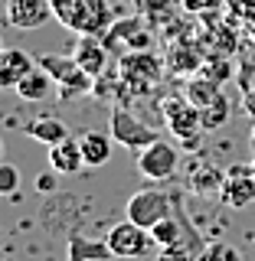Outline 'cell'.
Segmentation results:
<instances>
[{"label":"cell","mask_w":255,"mask_h":261,"mask_svg":"<svg viewBox=\"0 0 255 261\" xmlns=\"http://www.w3.org/2000/svg\"><path fill=\"white\" fill-rule=\"evenodd\" d=\"M49 7L56 20L79 36H105L114 27L108 0H49Z\"/></svg>","instance_id":"6da1fadb"},{"label":"cell","mask_w":255,"mask_h":261,"mask_svg":"<svg viewBox=\"0 0 255 261\" xmlns=\"http://www.w3.org/2000/svg\"><path fill=\"white\" fill-rule=\"evenodd\" d=\"M36 65L53 75V82L59 85L62 98H76V95H88L95 88V79L76 62V56H39Z\"/></svg>","instance_id":"7a4b0ae2"},{"label":"cell","mask_w":255,"mask_h":261,"mask_svg":"<svg viewBox=\"0 0 255 261\" xmlns=\"http://www.w3.org/2000/svg\"><path fill=\"white\" fill-rule=\"evenodd\" d=\"M121 85L131 88V95H144L160 82V62L151 53H125L118 62Z\"/></svg>","instance_id":"3957f363"},{"label":"cell","mask_w":255,"mask_h":261,"mask_svg":"<svg viewBox=\"0 0 255 261\" xmlns=\"http://www.w3.org/2000/svg\"><path fill=\"white\" fill-rule=\"evenodd\" d=\"M105 242H108L111 255L114 258H125V261H134V258H144L147 251H151V228L131 222V219H125V222L111 225V232L105 235Z\"/></svg>","instance_id":"277c9868"},{"label":"cell","mask_w":255,"mask_h":261,"mask_svg":"<svg viewBox=\"0 0 255 261\" xmlns=\"http://www.w3.org/2000/svg\"><path fill=\"white\" fill-rule=\"evenodd\" d=\"M125 212H128L131 222H137V225H144V228H154L160 219L174 216V199H170L164 190H137L128 199Z\"/></svg>","instance_id":"5b68a950"},{"label":"cell","mask_w":255,"mask_h":261,"mask_svg":"<svg viewBox=\"0 0 255 261\" xmlns=\"http://www.w3.org/2000/svg\"><path fill=\"white\" fill-rule=\"evenodd\" d=\"M164 121H167L170 134L177 141H183L187 147L196 144V137L206 134L203 130V118H200V108L193 101H180V98H167L164 101Z\"/></svg>","instance_id":"8992f818"},{"label":"cell","mask_w":255,"mask_h":261,"mask_svg":"<svg viewBox=\"0 0 255 261\" xmlns=\"http://www.w3.org/2000/svg\"><path fill=\"white\" fill-rule=\"evenodd\" d=\"M177 163H180V153H177V147L167 144V141H154V144H147L144 150H137V170H141V176L154 179V183L174 176Z\"/></svg>","instance_id":"52a82bcc"},{"label":"cell","mask_w":255,"mask_h":261,"mask_svg":"<svg viewBox=\"0 0 255 261\" xmlns=\"http://www.w3.org/2000/svg\"><path fill=\"white\" fill-rule=\"evenodd\" d=\"M111 137L125 147H134V150H144L147 144L160 141L157 130L151 124H144L141 118H134V114L128 108H121V105H114V111H111Z\"/></svg>","instance_id":"ba28073f"},{"label":"cell","mask_w":255,"mask_h":261,"mask_svg":"<svg viewBox=\"0 0 255 261\" xmlns=\"http://www.w3.org/2000/svg\"><path fill=\"white\" fill-rule=\"evenodd\" d=\"M53 16L49 0H7V20L16 30H39Z\"/></svg>","instance_id":"9c48e42d"},{"label":"cell","mask_w":255,"mask_h":261,"mask_svg":"<svg viewBox=\"0 0 255 261\" xmlns=\"http://www.w3.org/2000/svg\"><path fill=\"white\" fill-rule=\"evenodd\" d=\"M219 199H223L229 209H245L249 202H255V176H252V170L249 167H233L229 170Z\"/></svg>","instance_id":"30bf717a"},{"label":"cell","mask_w":255,"mask_h":261,"mask_svg":"<svg viewBox=\"0 0 255 261\" xmlns=\"http://www.w3.org/2000/svg\"><path fill=\"white\" fill-rule=\"evenodd\" d=\"M105 46H125L128 53H147V46H151V30L144 27V20H121L108 30Z\"/></svg>","instance_id":"8fae6325"},{"label":"cell","mask_w":255,"mask_h":261,"mask_svg":"<svg viewBox=\"0 0 255 261\" xmlns=\"http://www.w3.org/2000/svg\"><path fill=\"white\" fill-rule=\"evenodd\" d=\"M49 167H53L59 176H72V173H79V170L85 167V157H82V144H79V141H72V137H65V141L53 144V147H49Z\"/></svg>","instance_id":"7c38bea8"},{"label":"cell","mask_w":255,"mask_h":261,"mask_svg":"<svg viewBox=\"0 0 255 261\" xmlns=\"http://www.w3.org/2000/svg\"><path fill=\"white\" fill-rule=\"evenodd\" d=\"M33 69H36V62H33L30 53H23V49H4V53H0V85L16 88Z\"/></svg>","instance_id":"4fadbf2b"},{"label":"cell","mask_w":255,"mask_h":261,"mask_svg":"<svg viewBox=\"0 0 255 261\" xmlns=\"http://www.w3.org/2000/svg\"><path fill=\"white\" fill-rule=\"evenodd\" d=\"M72 56H76V62H79L92 79H98V75L105 72V65H108V49H105L102 36H82Z\"/></svg>","instance_id":"5bb4252c"},{"label":"cell","mask_w":255,"mask_h":261,"mask_svg":"<svg viewBox=\"0 0 255 261\" xmlns=\"http://www.w3.org/2000/svg\"><path fill=\"white\" fill-rule=\"evenodd\" d=\"M111 134H102V130H88V134L79 137L82 144V157H85V167H105L111 160Z\"/></svg>","instance_id":"9a60e30c"},{"label":"cell","mask_w":255,"mask_h":261,"mask_svg":"<svg viewBox=\"0 0 255 261\" xmlns=\"http://www.w3.org/2000/svg\"><path fill=\"white\" fill-rule=\"evenodd\" d=\"M23 130H27V137L46 144V147H53V144H59V141L69 137V127H65L59 118H33V121H27Z\"/></svg>","instance_id":"2e32d148"},{"label":"cell","mask_w":255,"mask_h":261,"mask_svg":"<svg viewBox=\"0 0 255 261\" xmlns=\"http://www.w3.org/2000/svg\"><path fill=\"white\" fill-rule=\"evenodd\" d=\"M114 258L108 242H92L88 235H69V261H108Z\"/></svg>","instance_id":"e0dca14e"},{"label":"cell","mask_w":255,"mask_h":261,"mask_svg":"<svg viewBox=\"0 0 255 261\" xmlns=\"http://www.w3.org/2000/svg\"><path fill=\"white\" fill-rule=\"evenodd\" d=\"M183 232L193 235V228L187 225V222H180V216L174 212V216L160 219V222L151 228V239H154L157 248H174V245H183Z\"/></svg>","instance_id":"ac0fdd59"},{"label":"cell","mask_w":255,"mask_h":261,"mask_svg":"<svg viewBox=\"0 0 255 261\" xmlns=\"http://www.w3.org/2000/svg\"><path fill=\"white\" fill-rule=\"evenodd\" d=\"M223 186H226V173L219 167H213V163L196 167L193 176H190V190L196 196H219V193H223Z\"/></svg>","instance_id":"d6986e66"},{"label":"cell","mask_w":255,"mask_h":261,"mask_svg":"<svg viewBox=\"0 0 255 261\" xmlns=\"http://www.w3.org/2000/svg\"><path fill=\"white\" fill-rule=\"evenodd\" d=\"M49 92H53V75H49L43 65H36V69L16 85V95H20L23 101H43V98H49Z\"/></svg>","instance_id":"ffe728a7"},{"label":"cell","mask_w":255,"mask_h":261,"mask_svg":"<svg viewBox=\"0 0 255 261\" xmlns=\"http://www.w3.org/2000/svg\"><path fill=\"white\" fill-rule=\"evenodd\" d=\"M219 95H223L219 92V82L210 79V75H196V79H190V85H187V101H193L196 108H206Z\"/></svg>","instance_id":"44dd1931"},{"label":"cell","mask_w":255,"mask_h":261,"mask_svg":"<svg viewBox=\"0 0 255 261\" xmlns=\"http://www.w3.org/2000/svg\"><path fill=\"white\" fill-rule=\"evenodd\" d=\"M229 114H233V108H229L226 95H219L213 105H206V108H200V118H203V130H219L229 121Z\"/></svg>","instance_id":"7402d4cb"},{"label":"cell","mask_w":255,"mask_h":261,"mask_svg":"<svg viewBox=\"0 0 255 261\" xmlns=\"http://www.w3.org/2000/svg\"><path fill=\"white\" fill-rule=\"evenodd\" d=\"M196 261H242V255L229 242H206L203 251L196 255Z\"/></svg>","instance_id":"603a6c76"},{"label":"cell","mask_w":255,"mask_h":261,"mask_svg":"<svg viewBox=\"0 0 255 261\" xmlns=\"http://www.w3.org/2000/svg\"><path fill=\"white\" fill-rule=\"evenodd\" d=\"M200 251L196 248H187V245H174V248H160L157 261H196Z\"/></svg>","instance_id":"cb8c5ba5"},{"label":"cell","mask_w":255,"mask_h":261,"mask_svg":"<svg viewBox=\"0 0 255 261\" xmlns=\"http://www.w3.org/2000/svg\"><path fill=\"white\" fill-rule=\"evenodd\" d=\"M16 183H20L16 167H13V163H4V167H0V193H13Z\"/></svg>","instance_id":"d4e9b609"},{"label":"cell","mask_w":255,"mask_h":261,"mask_svg":"<svg viewBox=\"0 0 255 261\" xmlns=\"http://www.w3.org/2000/svg\"><path fill=\"white\" fill-rule=\"evenodd\" d=\"M229 7H233L242 20H252L255 16V0H229Z\"/></svg>","instance_id":"484cf974"},{"label":"cell","mask_w":255,"mask_h":261,"mask_svg":"<svg viewBox=\"0 0 255 261\" xmlns=\"http://www.w3.org/2000/svg\"><path fill=\"white\" fill-rule=\"evenodd\" d=\"M206 75H210V79H216L219 85H223V79L229 75V62H216V65H206Z\"/></svg>","instance_id":"4316f807"},{"label":"cell","mask_w":255,"mask_h":261,"mask_svg":"<svg viewBox=\"0 0 255 261\" xmlns=\"http://www.w3.org/2000/svg\"><path fill=\"white\" fill-rule=\"evenodd\" d=\"M36 190H39V193L56 190V170H53V173H39V176H36Z\"/></svg>","instance_id":"83f0119b"},{"label":"cell","mask_w":255,"mask_h":261,"mask_svg":"<svg viewBox=\"0 0 255 261\" xmlns=\"http://www.w3.org/2000/svg\"><path fill=\"white\" fill-rule=\"evenodd\" d=\"M245 111H249L252 118H255V92H249V95H245Z\"/></svg>","instance_id":"f1b7e54d"},{"label":"cell","mask_w":255,"mask_h":261,"mask_svg":"<svg viewBox=\"0 0 255 261\" xmlns=\"http://www.w3.org/2000/svg\"><path fill=\"white\" fill-rule=\"evenodd\" d=\"M249 170H252V176H255V160H252V163H249Z\"/></svg>","instance_id":"f546056e"},{"label":"cell","mask_w":255,"mask_h":261,"mask_svg":"<svg viewBox=\"0 0 255 261\" xmlns=\"http://www.w3.org/2000/svg\"><path fill=\"white\" fill-rule=\"evenodd\" d=\"M252 141H255V124H252Z\"/></svg>","instance_id":"4dcf8cb0"}]
</instances>
